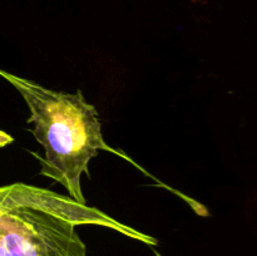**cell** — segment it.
<instances>
[{"label":"cell","instance_id":"cell-2","mask_svg":"<svg viewBox=\"0 0 257 256\" xmlns=\"http://www.w3.org/2000/svg\"><path fill=\"white\" fill-rule=\"evenodd\" d=\"M0 77L10 83L29 108V124L35 140L44 148L40 175L57 181L67 188L69 197L87 203L80 178L89 176V162L99 151L114 153L143 171L127 153L114 150L104 141L97 108L85 100L80 89L65 93L49 89L27 78L0 69Z\"/></svg>","mask_w":257,"mask_h":256},{"label":"cell","instance_id":"cell-1","mask_svg":"<svg viewBox=\"0 0 257 256\" xmlns=\"http://www.w3.org/2000/svg\"><path fill=\"white\" fill-rule=\"evenodd\" d=\"M83 225L157 245L152 236L69 196L22 182L0 186V256H88L77 231Z\"/></svg>","mask_w":257,"mask_h":256}]
</instances>
